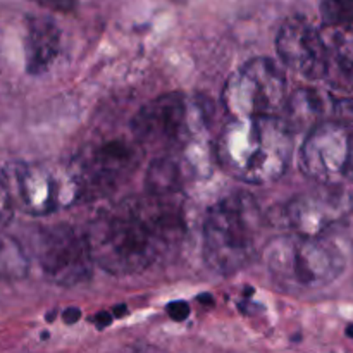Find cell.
<instances>
[{
  "label": "cell",
  "instance_id": "20",
  "mask_svg": "<svg viewBox=\"0 0 353 353\" xmlns=\"http://www.w3.org/2000/svg\"><path fill=\"white\" fill-rule=\"evenodd\" d=\"M168 314H169V317H171L172 321H178V323H181V321H185L186 317L190 316L188 303L183 302V300H178V302L169 303Z\"/></svg>",
  "mask_w": 353,
  "mask_h": 353
},
{
  "label": "cell",
  "instance_id": "24",
  "mask_svg": "<svg viewBox=\"0 0 353 353\" xmlns=\"http://www.w3.org/2000/svg\"><path fill=\"white\" fill-rule=\"evenodd\" d=\"M348 179L353 181V150H352V161H350V171H348Z\"/></svg>",
  "mask_w": 353,
  "mask_h": 353
},
{
  "label": "cell",
  "instance_id": "6",
  "mask_svg": "<svg viewBox=\"0 0 353 353\" xmlns=\"http://www.w3.org/2000/svg\"><path fill=\"white\" fill-rule=\"evenodd\" d=\"M288 100V81L272 59L255 57L228 78L223 105L231 117L278 116Z\"/></svg>",
  "mask_w": 353,
  "mask_h": 353
},
{
  "label": "cell",
  "instance_id": "19",
  "mask_svg": "<svg viewBox=\"0 0 353 353\" xmlns=\"http://www.w3.org/2000/svg\"><path fill=\"white\" fill-rule=\"evenodd\" d=\"M14 212H16V207H14V202L10 199V193L7 190L6 183L0 178V230L9 226L14 217Z\"/></svg>",
  "mask_w": 353,
  "mask_h": 353
},
{
  "label": "cell",
  "instance_id": "17",
  "mask_svg": "<svg viewBox=\"0 0 353 353\" xmlns=\"http://www.w3.org/2000/svg\"><path fill=\"white\" fill-rule=\"evenodd\" d=\"M285 109H288L290 117L300 123H319L324 112V100L314 90H299L292 99L286 100Z\"/></svg>",
  "mask_w": 353,
  "mask_h": 353
},
{
  "label": "cell",
  "instance_id": "4",
  "mask_svg": "<svg viewBox=\"0 0 353 353\" xmlns=\"http://www.w3.org/2000/svg\"><path fill=\"white\" fill-rule=\"evenodd\" d=\"M262 259L286 292H314L336 281L347 268L345 255L326 236L290 233L276 236L262 250Z\"/></svg>",
  "mask_w": 353,
  "mask_h": 353
},
{
  "label": "cell",
  "instance_id": "1",
  "mask_svg": "<svg viewBox=\"0 0 353 353\" xmlns=\"http://www.w3.org/2000/svg\"><path fill=\"white\" fill-rule=\"evenodd\" d=\"M95 265L114 276L147 271L176 250L185 234L178 196H128L102 210L85 231Z\"/></svg>",
  "mask_w": 353,
  "mask_h": 353
},
{
  "label": "cell",
  "instance_id": "15",
  "mask_svg": "<svg viewBox=\"0 0 353 353\" xmlns=\"http://www.w3.org/2000/svg\"><path fill=\"white\" fill-rule=\"evenodd\" d=\"M181 169L168 157L155 159L147 172V193L159 196H178L181 192Z\"/></svg>",
  "mask_w": 353,
  "mask_h": 353
},
{
  "label": "cell",
  "instance_id": "21",
  "mask_svg": "<svg viewBox=\"0 0 353 353\" xmlns=\"http://www.w3.org/2000/svg\"><path fill=\"white\" fill-rule=\"evenodd\" d=\"M33 2L54 10H72L76 7V0H33Z\"/></svg>",
  "mask_w": 353,
  "mask_h": 353
},
{
  "label": "cell",
  "instance_id": "3",
  "mask_svg": "<svg viewBox=\"0 0 353 353\" xmlns=\"http://www.w3.org/2000/svg\"><path fill=\"white\" fill-rule=\"evenodd\" d=\"M262 210L250 193L238 192L214 203L202 226V254L219 274H234L259 254Z\"/></svg>",
  "mask_w": 353,
  "mask_h": 353
},
{
  "label": "cell",
  "instance_id": "10",
  "mask_svg": "<svg viewBox=\"0 0 353 353\" xmlns=\"http://www.w3.org/2000/svg\"><path fill=\"white\" fill-rule=\"evenodd\" d=\"M141 159L143 148L138 141L112 140L83 150L71 162L81 185L83 199L114 192L137 171Z\"/></svg>",
  "mask_w": 353,
  "mask_h": 353
},
{
  "label": "cell",
  "instance_id": "14",
  "mask_svg": "<svg viewBox=\"0 0 353 353\" xmlns=\"http://www.w3.org/2000/svg\"><path fill=\"white\" fill-rule=\"evenodd\" d=\"M319 30L327 50V76H338L341 85L353 90V21L323 24Z\"/></svg>",
  "mask_w": 353,
  "mask_h": 353
},
{
  "label": "cell",
  "instance_id": "8",
  "mask_svg": "<svg viewBox=\"0 0 353 353\" xmlns=\"http://www.w3.org/2000/svg\"><path fill=\"white\" fill-rule=\"evenodd\" d=\"M34 254L41 272L59 286H78L93 274L92 252L86 234L69 224H55L38 233Z\"/></svg>",
  "mask_w": 353,
  "mask_h": 353
},
{
  "label": "cell",
  "instance_id": "11",
  "mask_svg": "<svg viewBox=\"0 0 353 353\" xmlns=\"http://www.w3.org/2000/svg\"><path fill=\"white\" fill-rule=\"evenodd\" d=\"M352 210L353 196L343 185H317L286 203L285 219L293 233L326 236L350 217Z\"/></svg>",
  "mask_w": 353,
  "mask_h": 353
},
{
  "label": "cell",
  "instance_id": "12",
  "mask_svg": "<svg viewBox=\"0 0 353 353\" xmlns=\"http://www.w3.org/2000/svg\"><path fill=\"white\" fill-rule=\"evenodd\" d=\"M279 59L290 71L317 81L327 78V50L319 28L296 16L281 24L276 37Z\"/></svg>",
  "mask_w": 353,
  "mask_h": 353
},
{
  "label": "cell",
  "instance_id": "22",
  "mask_svg": "<svg viewBox=\"0 0 353 353\" xmlns=\"http://www.w3.org/2000/svg\"><path fill=\"white\" fill-rule=\"evenodd\" d=\"M79 317H81V310L76 309V307H69L62 314V319H64L65 324H76L79 321Z\"/></svg>",
  "mask_w": 353,
  "mask_h": 353
},
{
  "label": "cell",
  "instance_id": "13",
  "mask_svg": "<svg viewBox=\"0 0 353 353\" xmlns=\"http://www.w3.org/2000/svg\"><path fill=\"white\" fill-rule=\"evenodd\" d=\"M62 34L55 21L48 16H30L26 19L24 61L30 74H43L50 69L61 52Z\"/></svg>",
  "mask_w": 353,
  "mask_h": 353
},
{
  "label": "cell",
  "instance_id": "2",
  "mask_svg": "<svg viewBox=\"0 0 353 353\" xmlns=\"http://www.w3.org/2000/svg\"><path fill=\"white\" fill-rule=\"evenodd\" d=\"M216 161L231 178L268 185L281 178L293 155V128L279 116L231 117L217 137Z\"/></svg>",
  "mask_w": 353,
  "mask_h": 353
},
{
  "label": "cell",
  "instance_id": "16",
  "mask_svg": "<svg viewBox=\"0 0 353 353\" xmlns=\"http://www.w3.org/2000/svg\"><path fill=\"white\" fill-rule=\"evenodd\" d=\"M30 271V261L17 240L0 230V279H23Z\"/></svg>",
  "mask_w": 353,
  "mask_h": 353
},
{
  "label": "cell",
  "instance_id": "9",
  "mask_svg": "<svg viewBox=\"0 0 353 353\" xmlns=\"http://www.w3.org/2000/svg\"><path fill=\"white\" fill-rule=\"evenodd\" d=\"M353 130L340 119L314 124L300 148V169L317 185H343L348 179Z\"/></svg>",
  "mask_w": 353,
  "mask_h": 353
},
{
  "label": "cell",
  "instance_id": "18",
  "mask_svg": "<svg viewBox=\"0 0 353 353\" xmlns=\"http://www.w3.org/2000/svg\"><path fill=\"white\" fill-rule=\"evenodd\" d=\"M324 24L353 21V0H319Z\"/></svg>",
  "mask_w": 353,
  "mask_h": 353
},
{
  "label": "cell",
  "instance_id": "7",
  "mask_svg": "<svg viewBox=\"0 0 353 353\" xmlns=\"http://www.w3.org/2000/svg\"><path fill=\"white\" fill-rule=\"evenodd\" d=\"M205 119L203 107L190 100L183 93L172 92L157 97L133 117L134 140L141 147L172 148L183 147L190 140V133Z\"/></svg>",
  "mask_w": 353,
  "mask_h": 353
},
{
  "label": "cell",
  "instance_id": "5",
  "mask_svg": "<svg viewBox=\"0 0 353 353\" xmlns=\"http://www.w3.org/2000/svg\"><path fill=\"white\" fill-rule=\"evenodd\" d=\"M14 207L30 216H50L83 200L72 164L52 162H9L0 172Z\"/></svg>",
  "mask_w": 353,
  "mask_h": 353
},
{
  "label": "cell",
  "instance_id": "23",
  "mask_svg": "<svg viewBox=\"0 0 353 353\" xmlns=\"http://www.w3.org/2000/svg\"><path fill=\"white\" fill-rule=\"evenodd\" d=\"M110 321H112L110 312H100L99 316L95 317V323H97V326H99V330H103L105 326H109Z\"/></svg>",
  "mask_w": 353,
  "mask_h": 353
}]
</instances>
